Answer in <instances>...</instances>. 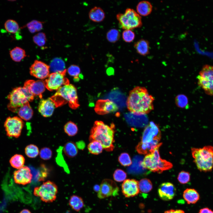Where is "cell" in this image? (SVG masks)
Here are the masks:
<instances>
[{"mask_svg": "<svg viewBox=\"0 0 213 213\" xmlns=\"http://www.w3.org/2000/svg\"><path fill=\"white\" fill-rule=\"evenodd\" d=\"M154 100L145 87L137 86L129 93L127 101V107L134 115L147 114L154 109Z\"/></svg>", "mask_w": 213, "mask_h": 213, "instance_id": "cell-1", "label": "cell"}, {"mask_svg": "<svg viewBox=\"0 0 213 213\" xmlns=\"http://www.w3.org/2000/svg\"><path fill=\"white\" fill-rule=\"evenodd\" d=\"M115 126L112 123L110 126L100 121H96L91 130L89 140H95L101 143L103 149L108 151H112L115 133Z\"/></svg>", "mask_w": 213, "mask_h": 213, "instance_id": "cell-2", "label": "cell"}, {"mask_svg": "<svg viewBox=\"0 0 213 213\" xmlns=\"http://www.w3.org/2000/svg\"><path fill=\"white\" fill-rule=\"evenodd\" d=\"M50 98L56 107L67 103L72 109H76L79 106L76 88L70 83L60 87Z\"/></svg>", "mask_w": 213, "mask_h": 213, "instance_id": "cell-3", "label": "cell"}, {"mask_svg": "<svg viewBox=\"0 0 213 213\" xmlns=\"http://www.w3.org/2000/svg\"><path fill=\"white\" fill-rule=\"evenodd\" d=\"M192 156L198 169L201 171H211L213 168V146L191 149Z\"/></svg>", "mask_w": 213, "mask_h": 213, "instance_id": "cell-4", "label": "cell"}, {"mask_svg": "<svg viewBox=\"0 0 213 213\" xmlns=\"http://www.w3.org/2000/svg\"><path fill=\"white\" fill-rule=\"evenodd\" d=\"M162 144L158 146L150 154L145 156L141 163L143 168L153 172L161 173L163 171L172 167V163L160 158L159 149Z\"/></svg>", "mask_w": 213, "mask_h": 213, "instance_id": "cell-5", "label": "cell"}, {"mask_svg": "<svg viewBox=\"0 0 213 213\" xmlns=\"http://www.w3.org/2000/svg\"><path fill=\"white\" fill-rule=\"evenodd\" d=\"M34 98V96L24 86L14 88L7 96V99L9 101L7 108L12 112H17L20 107L32 101Z\"/></svg>", "mask_w": 213, "mask_h": 213, "instance_id": "cell-6", "label": "cell"}, {"mask_svg": "<svg viewBox=\"0 0 213 213\" xmlns=\"http://www.w3.org/2000/svg\"><path fill=\"white\" fill-rule=\"evenodd\" d=\"M116 18L120 28L125 30H131L142 25L141 16L131 8L126 9L124 13L117 14Z\"/></svg>", "mask_w": 213, "mask_h": 213, "instance_id": "cell-7", "label": "cell"}, {"mask_svg": "<svg viewBox=\"0 0 213 213\" xmlns=\"http://www.w3.org/2000/svg\"><path fill=\"white\" fill-rule=\"evenodd\" d=\"M58 187L54 182L48 180L39 186L35 187L33 193L39 197L42 201L51 203L55 201L58 193Z\"/></svg>", "mask_w": 213, "mask_h": 213, "instance_id": "cell-8", "label": "cell"}, {"mask_svg": "<svg viewBox=\"0 0 213 213\" xmlns=\"http://www.w3.org/2000/svg\"><path fill=\"white\" fill-rule=\"evenodd\" d=\"M198 85L207 94L213 96V66L204 65L197 77Z\"/></svg>", "mask_w": 213, "mask_h": 213, "instance_id": "cell-9", "label": "cell"}, {"mask_svg": "<svg viewBox=\"0 0 213 213\" xmlns=\"http://www.w3.org/2000/svg\"><path fill=\"white\" fill-rule=\"evenodd\" d=\"M24 126L23 120L17 116L8 117L4 124L7 136L17 138L20 135Z\"/></svg>", "mask_w": 213, "mask_h": 213, "instance_id": "cell-10", "label": "cell"}, {"mask_svg": "<svg viewBox=\"0 0 213 213\" xmlns=\"http://www.w3.org/2000/svg\"><path fill=\"white\" fill-rule=\"evenodd\" d=\"M67 70L49 74L44 81L46 88L50 91H57L63 86L69 84V80L65 77Z\"/></svg>", "mask_w": 213, "mask_h": 213, "instance_id": "cell-11", "label": "cell"}, {"mask_svg": "<svg viewBox=\"0 0 213 213\" xmlns=\"http://www.w3.org/2000/svg\"><path fill=\"white\" fill-rule=\"evenodd\" d=\"M119 190L118 187L114 181L109 179H104L99 186L97 196L100 199L115 196L118 195Z\"/></svg>", "mask_w": 213, "mask_h": 213, "instance_id": "cell-12", "label": "cell"}, {"mask_svg": "<svg viewBox=\"0 0 213 213\" xmlns=\"http://www.w3.org/2000/svg\"><path fill=\"white\" fill-rule=\"evenodd\" d=\"M161 133L158 126L150 122L145 127L141 137V142L149 143L156 139L160 140Z\"/></svg>", "mask_w": 213, "mask_h": 213, "instance_id": "cell-13", "label": "cell"}, {"mask_svg": "<svg viewBox=\"0 0 213 213\" xmlns=\"http://www.w3.org/2000/svg\"><path fill=\"white\" fill-rule=\"evenodd\" d=\"M49 66L45 63L36 60L30 68V74L40 79L47 78L49 75Z\"/></svg>", "mask_w": 213, "mask_h": 213, "instance_id": "cell-14", "label": "cell"}, {"mask_svg": "<svg viewBox=\"0 0 213 213\" xmlns=\"http://www.w3.org/2000/svg\"><path fill=\"white\" fill-rule=\"evenodd\" d=\"M32 178L31 170L27 166H24L13 173L14 181L18 184L25 185L28 184L31 182Z\"/></svg>", "mask_w": 213, "mask_h": 213, "instance_id": "cell-15", "label": "cell"}, {"mask_svg": "<svg viewBox=\"0 0 213 213\" xmlns=\"http://www.w3.org/2000/svg\"><path fill=\"white\" fill-rule=\"evenodd\" d=\"M117 105L109 99L98 100L96 104L95 111L98 114L104 115L115 112L118 109Z\"/></svg>", "mask_w": 213, "mask_h": 213, "instance_id": "cell-16", "label": "cell"}, {"mask_svg": "<svg viewBox=\"0 0 213 213\" xmlns=\"http://www.w3.org/2000/svg\"><path fill=\"white\" fill-rule=\"evenodd\" d=\"M122 191L126 198L133 197L139 193L138 182L133 179H127L124 180L122 185Z\"/></svg>", "mask_w": 213, "mask_h": 213, "instance_id": "cell-17", "label": "cell"}, {"mask_svg": "<svg viewBox=\"0 0 213 213\" xmlns=\"http://www.w3.org/2000/svg\"><path fill=\"white\" fill-rule=\"evenodd\" d=\"M24 87L34 96H38L40 98L46 88L44 81L42 80H28L25 81Z\"/></svg>", "mask_w": 213, "mask_h": 213, "instance_id": "cell-18", "label": "cell"}, {"mask_svg": "<svg viewBox=\"0 0 213 213\" xmlns=\"http://www.w3.org/2000/svg\"><path fill=\"white\" fill-rule=\"evenodd\" d=\"M158 193L161 199L164 201H169L174 197L176 193V189L172 183L165 182L160 185Z\"/></svg>", "mask_w": 213, "mask_h": 213, "instance_id": "cell-19", "label": "cell"}, {"mask_svg": "<svg viewBox=\"0 0 213 213\" xmlns=\"http://www.w3.org/2000/svg\"><path fill=\"white\" fill-rule=\"evenodd\" d=\"M56 107L55 104L50 98L41 99L39 104L38 109L43 116L49 117L53 114Z\"/></svg>", "mask_w": 213, "mask_h": 213, "instance_id": "cell-20", "label": "cell"}, {"mask_svg": "<svg viewBox=\"0 0 213 213\" xmlns=\"http://www.w3.org/2000/svg\"><path fill=\"white\" fill-rule=\"evenodd\" d=\"M159 141L157 139L149 143H144L141 142H140L136 146V150L139 154H149L157 146L162 144V143H159Z\"/></svg>", "mask_w": 213, "mask_h": 213, "instance_id": "cell-21", "label": "cell"}, {"mask_svg": "<svg viewBox=\"0 0 213 213\" xmlns=\"http://www.w3.org/2000/svg\"><path fill=\"white\" fill-rule=\"evenodd\" d=\"M88 16L91 20L96 22L102 21L105 17V12L103 9L100 7L96 6L91 9Z\"/></svg>", "mask_w": 213, "mask_h": 213, "instance_id": "cell-22", "label": "cell"}, {"mask_svg": "<svg viewBox=\"0 0 213 213\" xmlns=\"http://www.w3.org/2000/svg\"><path fill=\"white\" fill-rule=\"evenodd\" d=\"M183 197L187 203L189 204H195L200 199V195L196 190L194 189L189 188L184 191Z\"/></svg>", "mask_w": 213, "mask_h": 213, "instance_id": "cell-23", "label": "cell"}, {"mask_svg": "<svg viewBox=\"0 0 213 213\" xmlns=\"http://www.w3.org/2000/svg\"><path fill=\"white\" fill-rule=\"evenodd\" d=\"M17 112L21 119L27 121L31 119L33 112L29 102H28L20 107Z\"/></svg>", "mask_w": 213, "mask_h": 213, "instance_id": "cell-24", "label": "cell"}, {"mask_svg": "<svg viewBox=\"0 0 213 213\" xmlns=\"http://www.w3.org/2000/svg\"><path fill=\"white\" fill-rule=\"evenodd\" d=\"M134 46L137 53L141 55L145 56L149 53V43L146 40H139L135 43Z\"/></svg>", "mask_w": 213, "mask_h": 213, "instance_id": "cell-25", "label": "cell"}, {"mask_svg": "<svg viewBox=\"0 0 213 213\" xmlns=\"http://www.w3.org/2000/svg\"><path fill=\"white\" fill-rule=\"evenodd\" d=\"M151 3L146 1H141L138 3L136 9L137 13L140 15L145 16L149 14L152 10Z\"/></svg>", "mask_w": 213, "mask_h": 213, "instance_id": "cell-26", "label": "cell"}, {"mask_svg": "<svg viewBox=\"0 0 213 213\" xmlns=\"http://www.w3.org/2000/svg\"><path fill=\"white\" fill-rule=\"evenodd\" d=\"M9 54L11 59L17 62H20L26 56L25 50L18 46H16L10 50Z\"/></svg>", "mask_w": 213, "mask_h": 213, "instance_id": "cell-27", "label": "cell"}, {"mask_svg": "<svg viewBox=\"0 0 213 213\" xmlns=\"http://www.w3.org/2000/svg\"><path fill=\"white\" fill-rule=\"evenodd\" d=\"M50 71L52 73L61 72L64 71L65 69V64L61 59L56 58L53 59L51 62L50 65Z\"/></svg>", "mask_w": 213, "mask_h": 213, "instance_id": "cell-28", "label": "cell"}, {"mask_svg": "<svg viewBox=\"0 0 213 213\" xmlns=\"http://www.w3.org/2000/svg\"><path fill=\"white\" fill-rule=\"evenodd\" d=\"M69 204L73 210L79 212L83 207L84 203L83 199L77 195L71 196L69 201Z\"/></svg>", "mask_w": 213, "mask_h": 213, "instance_id": "cell-29", "label": "cell"}, {"mask_svg": "<svg viewBox=\"0 0 213 213\" xmlns=\"http://www.w3.org/2000/svg\"><path fill=\"white\" fill-rule=\"evenodd\" d=\"M25 161V158L22 155L16 154L10 158L9 162L12 167L18 170L24 166Z\"/></svg>", "mask_w": 213, "mask_h": 213, "instance_id": "cell-30", "label": "cell"}, {"mask_svg": "<svg viewBox=\"0 0 213 213\" xmlns=\"http://www.w3.org/2000/svg\"><path fill=\"white\" fill-rule=\"evenodd\" d=\"M4 26L5 29L9 33L17 34L20 31V28L18 23L13 19L7 20L4 23Z\"/></svg>", "mask_w": 213, "mask_h": 213, "instance_id": "cell-31", "label": "cell"}, {"mask_svg": "<svg viewBox=\"0 0 213 213\" xmlns=\"http://www.w3.org/2000/svg\"><path fill=\"white\" fill-rule=\"evenodd\" d=\"M63 150L65 154L70 157L76 156L78 153L76 145L74 142L71 141L67 142L64 145Z\"/></svg>", "mask_w": 213, "mask_h": 213, "instance_id": "cell-32", "label": "cell"}, {"mask_svg": "<svg viewBox=\"0 0 213 213\" xmlns=\"http://www.w3.org/2000/svg\"><path fill=\"white\" fill-rule=\"evenodd\" d=\"M88 148L90 153L96 155L101 153L103 149L101 143L95 140L91 141L88 146Z\"/></svg>", "mask_w": 213, "mask_h": 213, "instance_id": "cell-33", "label": "cell"}, {"mask_svg": "<svg viewBox=\"0 0 213 213\" xmlns=\"http://www.w3.org/2000/svg\"><path fill=\"white\" fill-rule=\"evenodd\" d=\"M64 132L70 136L75 135L78 131L77 125L71 121H69L65 124L64 126Z\"/></svg>", "mask_w": 213, "mask_h": 213, "instance_id": "cell-34", "label": "cell"}, {"mask_svg": "<svg viewBox=\"0 0 213 213\" xmlns=\"http://www.w3.org/2000/svg\"><path fill=\"white\" fill-rule=\"evenodd\" d=\"M138 186L140 191L144 193L149 192L153 187L151 182L147 178L142 179L138 182Z\"/></svg>", "mask_w": 213, "mask_h": 213, "instance_id": "cell-35", "label": "cell"}, {"mask_svg": "<svg viewBox=\"0 0 213 213\" xmlns=\"http://www.w3.org/2000/svg\"><path fill=\"white\" fill-rule=\"evenodd\" d=\"M25 155L28 157L34 158L39 154V151L38 147L36 145L30 144L25 147Z\"/></svg>", "mask_w": 213, "mask_h": 213, "instance_id": "cell-36", "label": "cell"}, {"mask_svg": "<svg viewBox=\"0 0 213 213\" xmlns=\"http://www.w3.org/2000/svg\"><path fill=\"white\" fill-rule=\"evenodd\" d=\"M143 158L141 156H136L134 159V163L132 168V171L134 173H142L144 172L146 169L143 168L141 163L143 161Z\"/></svg>", "mask_w": 213, "mask_h": 213, "instance_id": "cell-37", "label": "cell"}, {"mask_svg": "<svg viewBox=\"0 0 213 213\" xmlns=\"http://www.w3.org/2000/svg\"><path fill=\"white\" fill-rule=\"evenodd\" d=\"M120 37V33L118 30L115 28L109 30L106 34L107 41L111 43H115L119 40Z\"/></svg>", "mask_w": 213, "mask_h": 213, "instance_id": "cell-38", "label": "cell"}, {"mask_svg": "<svg viewBox=\"0 0 213 213\" xmlns=\"http://www.w3.org/2000/svg\"><path fill=\"white\" fill-rule=\"evenodd\" d=\"M29 31L33 33L41 30L43 27L42 22L36 20H33L26 25Z\"/></svg>", "mask_w": 213, "mask_h": 213, "instance_id": "cell-39", "label": "cell"}, {"mask_svg": "<svg viewBox=\"0 0 213 213\" xmlns=\"http://www.w3.org/2000/svg\"><path fill=\"white\" fill-rule=\"evenodd\" d=\"M175 102L177 106L181 108L188 107V100L187 97L184 94L178 95L175 98Z\"/></svg>", "mask_w": 213, "mask_h": 213, "instance_id": "cell-40", "label": "cell"}, {"mask_svg": "<svg viewBox=\"0 0 213 213\" xmlns=\"http://www.w3.org/2000/svg\"><path fill=\"white\" fill-rule=\"evenodd\" d=\"M33 41L39 46L45 45L46 41V37L45 34L43 32L39 33L35 35L33 37Z\"/></svg>", "mask_w": 213, "mask_h": 213, "instance_id": "cell-41", "label": "cell"}, {"mask_svg": "<svg viewBox=\"0 0 213 213\" xmlns=\"http://www.w3.org/2000/svg\"><path fill=\"white\" fill-rule=\"evenodd\" d=\"M113 177L115 181L120 182L124 181L126 179L127 175L123 170L120 169H117L114 172Z\"/></svg>", "mask_w": 213, "mask_h": 213, "instance_id": "cell-42", "label": "cell"}, {"mask_svg": "<svg viewBox=\"0 0 213 213\" xmlns=\"http://www.w3.org/2000/svg\"><path fill=\"white\" fill-rule=\"evenodd\" d=\"M67 71L70 75L73 77L75 80H78V76L80 72V68L78 66L75 64L72 65L68 68Z\"/></svg>", "mask_w": 213, "mask_h": 213, "instance_id": "cell-43", "label": "cell"}, {"mask_svg": "<svg viewBox=\"0 0 213 213\" xmlns=\"http://www.w3.org/2000/svg\"><path fill=\"white\" fill-rule=\"evenodd\" d=\"M118 161L120 163L124 166H129L132 164L130 157L126 153H121L118 157Z\"/></svg>", "mask_w": 213, "mask_h": 213, "instance_id": "cell-44", "label": "cell"}, {"mask_svg": "<svg viewBox=\"0 0 213 213\" xmlns=\"http://www.w3.org/2000/svg\"><path fill=\"white\" fill-rule=\"evenodd\" d=\"M39 155L41 159L44 160L50 159L52 155V152L51 149L47 147L41 148L39 151Z\"/></svg>", "mask_w": 213, "mask_h": 213, "instance_id": "cell-45", "label": "cell"}, {"mask_svg": "<svg viewBox=\"0 0 213 213\" xmlns=\"http://www.w3.org/2000/svg\"><path fill=\"white\" fill-rule=\"evenodd\" d=\"M135 36L134 33L131 30H125L122 33L123 39L127 43L132 42L134 40Z\"/></svg>", "mask_w": 213, "mask_h": 213, "instance_id": "cell-46", "label": "cell"}, {"mask_svg": "<svg viewBox=\"0 0 213 213\" xmlns=\"http://www.w3.org/2000/svg\"><path fill=\"white\" fill-rule=\"evenodd\" d=\"M190 175L188 172L182 171L180 172L178 177L179 182L182 184H185L188 183L190 180Z\"/></svg>", "mask_w": 213, "mask_h": 213, "instance_id": "cell-47", "label": "cell"}, {"mask_svg": "<svg viewBox=\"0 0 213 213\" xmlns=\"http://www.w3.org/2000/svg\"><path fill=\"white\" fill-rule=\"evenodd\" d=\"M199 213H213V211L207 207L201 209Z\"/></svg>", "mask_w": 213, "mask_h": 213, "instance_id": "cell-48", "label": "cell"}, {"mask_svg": "<svg viewBox=\"0 0 213 213\" xmlns=\"http://www.w3.org/2000/svg\"><path fill=\"white\" fill-rule=\"evenodd\" d=\"M164 213H185V212L180 209H170L165 211Z\"/></svg>", "mask_w": 213, "mask_h": 213, "instance_id": "cell-49", "label": "cell"}, {"mask_svg": "<svg viewBox=\"0 0 213 213\" xmlns=\"http://www.w3.org/2000/svg\"><path fill=\"white\" fill-rule=\"evenodd\" d=\"M78 146H77V147L78 146V148H80V146H81L80 149H83V148H84V147H85V143L84 142H83L82 141L80 142H80H79L78 143Z\"/></svg>", "mask_w": 213, "mask_h": 213, "instance_id": "cell-50", "label": "cell"}, {"mask_svg": "<svg viewBox=\"0 0 213 213\" xmlns=\"http://www.w3.org/2000/svg\"><path fill=\"white\" fill-rule=\"evenodd\" d=\"M20 213H32L28 209H25L22 210Z\"/></svg>", "mask_w": 213, "mask_h": 213, "instance_id": "cell-51", "label": "cell"}]
</instances>
